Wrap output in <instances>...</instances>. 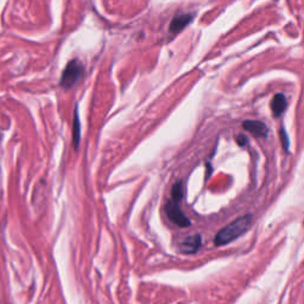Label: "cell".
Returning a JSON list of instances; mask_svg holds the SVG:
<instances>
[{
	"label": "cell",
	"instance_id": "cell-1",
	"mask_svg": "<svg viewBox=\"0 0 304 304\" xmlns=\"http://www.w3.org/2000/svg\"><path fill=\"white\" fill-rule=\"evenodd\" d=\"M252 225V215L247 214L239 219L234 220L233 222H230L228 226H226L225 228L217 232L214 239V244L216 246H222L226 244H229L230 241L239 238L240 235H242Z\"/></svg>",
	"mask_w": 304,
	"mask_h": 304
},
{
	"label": "cell",
	"instance_id": "cell-2",
	"mask_svg": "<svg viewBox=\"0 0 304 304\" xmlns=\"http://www.w3.org/2000/svg\"><path fill=\"white\" fill-rule=\"evenodd\" d=\"M83 74V67L80 63L79 60H73L67 65V67L63 70L62 78H61V86L63 88L69 89L74 87L80 81L81 76Z\"/></svg>",
	"mask_w": 304,
	"mask_h": 304
},
{
	"label": "cell",
	"instance_id": "cell-3",
	"mask_svg": "<svg viewBox=\"0 0 304 304\" xmlns=\"http://www.w3.org/2000/svg\"><path fill=\"white\" fill-rule=\"evenodd\" d=\"M165 212L169 219L171 220L175 225L180 227H188L190 226V221L187 216L184 215V213L182 212L180 206L177 202L170 200L165 206Z\"/></svg>",
	"mask_w": 304,
	"mask_h": 304
},
{
	"label": "cell",
	"instance_id": "cell-4",
	"mask_svg": "<svg viewBox=\"0 0 304 304\" xmlns=\"http://www.w3.org/2000/svg\"><path fill=\"white\" fill-rule=\"evenodd\" d=\"M244 129L246 131H248L249 133L253 134L254 137H258V138H264V137H266L268 133V129L266 125L258 120L245 121Z\"/></svg>",
	"mask_w": 304,
	"mask_h": 304
},
{
	"label": "cell",
	"instance_id": "cell-5",
	"mask_svg": "<svg viewBox=\"0 0 304 304\" xmlns=\"http://www.w3.org/2000/svg\"><path fill=\"white\" fill-rule=\"evenodd\" d=\"M201 244H202V239H201L200 235L188 236L181 244V252L185 254L195 253V252H197L198 248L201 247Z\"/></svg>",
	"mask_w": 304,
	"mask_h": 304
},
{
	"label": "cell",
	"instance_id": "cell-6",
	"mask_svg": "<svg viewBox=\"0 0 304 304\" xmlns=\"http://www.w3.org/2000/svg\"><path fill=\"white\" fill-rule=\"evenodd\" d=\"M191 19H193V15H189V14L177 16V17H175L174 19H172V22L170 24V31L174 34L180 33L181 30H183V29L190 23Z\"/></svg>",
	"mask_w": 304,
	"mask_h": 304
},
{
	"label": "cell",
	"instance_id": "cell-7",
	"mask_svg": "<svg viewBox=\"0 0 304 304\" xmlns=\"http://www.w3.org/2000/svg\"><path fill=\"white\" fill-rule=\"evenodd\" d=\"M286 107V99L283 94H277L274 95V98L271 101V108L273 112L274 117H279L283 113L284 110Z\"/></svg>",
	"mask_w": 304,
	"mask_h": 304
},
{
	"label": "cell",
	"instance_id": "cell-8",
	"mask_svg": "<svg viewBox=\"0 0 304 304\" xmlns=\"http://www.w3.org/2000/svg\"><path fill=\"white\" fill-rule=\"evenodd\" d=\"M80 139H81V124H80L78 107H75L74 112V121H73V143H74L75 149H78Z\"/></svg>",
	"mask_w": 304,
	"mask_h": 304
},
{
	"label": "cell",
	"instance_id": "cell-9",
	"mask_svg": "<svg viewBox=\"0 0 304 304\" xmlns=\"http://www.w3.org/2000/svg\"><path fill=\"white\" fill-rule=\"evenodd\" d=\"M171 197L172 201H175V202H180L181 198L183 197V184L181 183V182H177V183L174 184V187H172L171 190Z\"/></svg>",
	"mask_w": 304,
	"mask_h": 304
},
{
	"label": "cell",
	"instance_id": "cell-10",
	"mask_svg": "<svg viewBox=\"0 0 304 304\" xmlns=\"http://www.w3.org/2000/svg\"><path fill=\"white\" fill-rule=\"evenodd\" d=\"M236 142H238L240 146H244L247 143V138H246V136H244V134H240V136H238V138H236Z\"/></svg>",
	"mask_w": 304,
	"mask_h": 304
},
{
	"label": "cell",
	"instance_id": "cell-11",
	"mask_svg": "<svg viewBox=\"0 0 304 304\" xmlns=\"http://www.w3.org/2000/svg\"><path fill=\"white\" fill-rule=\"evenodd\" d=\"M280 137H281V139H283V145H284V148H285V149L289 148V142H287L286 134H285V132H284V130H281V131H280Z\"/></svg>",
	"mask_w": 304,
	"mask_h": 304
},
{
	"label": "cell",
	"instance_id": "cell-12",
	"mask_svg": "<svg viewBox=\"0 0 304 304\" xmlns=\"http://www.w3.org/2000/svg\"><path fill=\"white\" fill-rule=\"evenodd\" d=\"M0 140H2V134H0Z\"/></svg>",
	"mask_w": 304,
	"mask_h": 304
}]
</instances>
